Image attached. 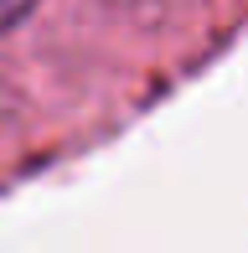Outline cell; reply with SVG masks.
Returning <instances> with one entry per match:
<instances>
[{
    "instance_id": "1",
    "label": "cell",
    "mask_w": 248,
    "mask_h": 253,
    "mask_svg": "<svg viewBox=\"0 0 248 253\" xmlns=\"http://www.w3.org/2000/svg\"><path fill=\"white\" fill-rule=\"evenodd\" d=\"M37 10V0H0V31H10V26H21V21Z\"/></svg>"
}]
</instances>
